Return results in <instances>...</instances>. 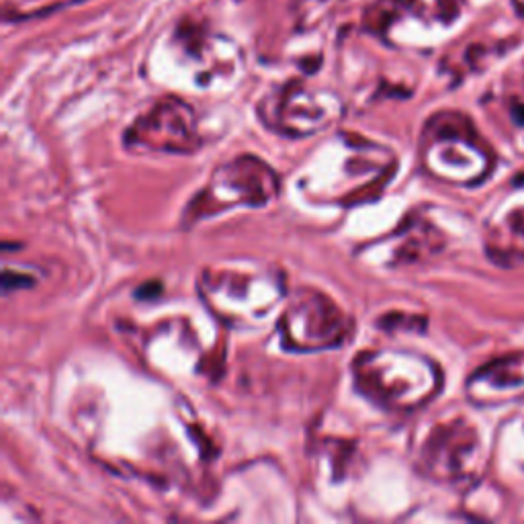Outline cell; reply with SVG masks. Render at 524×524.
I'll list each match as a JSON object with an SVG mask.
<instances>
[{
    "label": "cell",
    "instance_id": "6da1fadb",
    "mask_svg": "<svg viewBox=\"0 0 524 524\" xmlns=\"http://www.w3.org/2000/svg\"><path fill=\"white\" fill-rule=\"evenodd\" d=\"M276 190L279 178L271 168L258 158L240 156L211 176L207 189L199 193L187 207L185 224L190 226L207 215H213V211L217 213L233 205L260 207L273 199Z\"/></svg>",
    "mask_w": 524,
    "mask_h": 524
},
{
    "label": "cell",
    "instance_id": "7a4b0ae2",
    "mask_svg": "<svg viewBox=\"0 0 524 524\" xmlns=\"http://www.w3.org/2000/svg\"><path fill=\"white\" fill-rule=\"evenodd\" d=\"M281 326L285 344L297 351L338 346L351 330L346 317L334 303L312 291H303L289 305Z\"/></svg>",
    "mask_w": 524,
    "mask_h": 524
}]
</instances>
